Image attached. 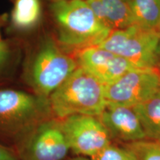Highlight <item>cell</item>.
Segmentation results:
<instances>
[{
    "instance_id": "cell-1",
    "label": "cell",
    "mask_w": 160,
    "mask_h": 160,
    "mask_svg": "<svg viewBox=\"0 0 160 160\" xmlns=\"http://www.w3.org/2000/svg\"><path fill=\"white\" fill-rule=\"evenodd\" d=\"M51 11L58 40L65 47L81 51L99 46L112 31L97 19L86 0H55Z\"/></svg>"
},
{
    "instance_id": "cell-2",
    "label": "cell",
    "mask_w": 160,
    "mask_h": 160,
    "mask_svg": "<svg viewBox=\"0 0 160 160\" xmlns=\"http://www.w3.org/2000/svg\"><path fill=\"white\" fill-rule=\"evenodd\" d=\"M53 115L62 119L73 115L99 117L105 109V85L78 67L49 97Z\"/></svg>"
},
{
    "instance_id": "cell-3",
    "label": "cell",
    "mask_w": 160,
    "mask_h": 160,
    "mask_svg": "<svg viewBox=\"0 0 160 160\" xmlns=\"http://www.w3.org/2000/svg\"><path fill=\"white\" fill-rule=\"evenodd\" d=\"M51 115L48 98L18 90H0V135L16 144Z\"/></svg>"
},
{
    "instance_id": "cell-4",
    "label": "cell",
    "mask_w": 160,
    "mask_h": 160,
    "mask_svg": "<svg viewBox=\"0 0 160 160\" xmlns=\"http://www.w3.org/2000/svg\"><path fill=\"white\" fill-rule=\"evenodd\" d=\"M159 33L133 25L113 30L99 47L113 52L137 68H157Z\"/></svg>"
},
{
    "instance_id": "cell-5",
    "label": "cell",
    "mask_w": 160,
    "mask_h": 160,
    "mask_svg": "<svg viewBox=\"0 0 160 160\" xmlns=\"http://www.w3.org/2000/svg\"><path fill=\"white\" fill-rule=\"evenodd\" d=\"M79 66L52 40L44 42L33 57L30 68V82L36 94L48 98L65 82Z\"/></svg>"
},
{
    "instance_id": "cell-6",
    "label": "cell",
    "mask_w": 160,
    "mask_h": 160,
    "mask_svg": "<svg viewBox=\"0 0 160 160\" xmlns=\"http://www.w3.org/2000/svg\"><path fill=\"white\" fill-rule=\"evenodd\" d=\"M159 91L160 71L158 68H135L105 85V99L107 105L133 108Z\"/></svg>"
},
{
    "instance_id": "cell-7",
    "label": "cell",
    "mask_w": 160,
    "mask_h": 160,
    "mask_svg": "<svg viewBox=\"0 0 160 160\" xmlns=\"http://www.w3.org/2000/svg\"><path fill=\"white\" fill-rule=\"evenodd\" d=\"M19 160H63L69 146L59 119L41 123L16 144Z\"/></svg>"
},
{
    "instance_id": "cell-8",
    "label": "cell",
    "mask_w": 160,
    "mask_h": 160,
    "mask_svg": "<svg viewBox=\"0 0 160 160\" xmlns=\"http://www.w3.org/2000/svg\"><path fill=\"white\" fill-rule=\"evenodd\" d=\"M70 150L91 158L111 144V137L99 117L73 115L59 119Z\"/></svg>"
},
{
    "instance_id": "cell-9",
    "label": "cell",
    "mask_w": 160,
    "mask_h": 160,
    "mask_svg": "<svg viewBox=\"0 0 160 160\" xmlns=\"http://www.w3.org/2000/svg\"><path fill=\"white\" fill-rule=\"evenodd\" d=\"M77 63L105 85L117 81L126 73L137 68L124 58L99 46L79 51Z\"/></svg>"
},
{
    "instance_id": "cell-10",
    "label": "cell",
    "mask_w": 160,
    "mask_h": 160,
    "mask_svg": "<svg viewBox=\"0 0 160 160\" xmlns=\"http://www.w3.org/2000/svg\"><path fill=\"white\" fill-rule=\"evenodd\" d=\"M99 119L111 139L124 143L146 139L142 126L133 108L107 105Z\"/></svg>"
},
{
    "instance_id": "cell-11",
    "label": "cell",
    "mask_w": 160,
    "mask_h": 160,
    "mask_svg": "<svg viewBox=\"0 0 160 160\" xmlns=\"http://www.w3.org/2000/svg\"><path fill=\"white\" fill-rule=\"evenodd\" d=\"M133 108L142 126L146 139L160 141V91Z\"/></svg>"
},
{
    "instance_id": "cell-12",
    "label": "cell",
    "mask_w": 160,
    "mask_h": 160,
    "mask_svg": "<svg viewBox=\"0 0 160 160\" xmlns=\"http://www.w3.org/2000/svg\"><path fill=\"white\" fill-rule=\"evenodd\" d=\"M136 25L160 31V0H130Z\"/></svg>"
},
{
    "instance_id": "cell-13",
    "label": "cell",
    "mask_w": 160,
    "mask_h": 160,
    "mask_svg": "<svg viewBox=\"0 0 160 160\" xmlns=\"http://www.w3.org/2000/svg\"><path fill=\"white\" fill-rule=\"evenodd\" d=\"M107 20L111 31L124 29L136 25L134 17L129 2L125 0H101Z\"/></svg>"
},
{
    "instance_id": "cell-14",
    "label": "cell",
    "mask_w": 160,
    "mask_h": 160,
    "mask_svg": "<svg viewBox=\"0 0 160 160\" xmlns=\"http://www.w3.org/2000/svg\"><path fill=\"white\" fill-rule=\"evenodd\" d=\"M41 11L40 0H16L12 11V22L18 28H30L39 21Z\"/></svg>"
},
{
    "instance_id": "cell-15",
    "label": "cell",
    "mask_w": 160,
    "mask_h": 160,
    "mask_svg": "<svg viewBox=\"0 0 160 160\" xmlns=\"http://www.w3.org/2000/svg\"><path fill=\"white\" fill-rule=\"evenodd\" d=\"M123 147L131 153L135 160H160V142L143 139L125 143Z\"/></svg>"
},
{
    "instance_id": "cell-16",
    "label": "cell",
    "mask_w": 160,
    "mask_h": 160,
    "mask_svg": "<svg viewBox=\"0 0 160 160\" xmlns=\"http://www.w3.org/2000/svg\"><path fill=\"white\" fill-rule=\"evenodd\" d=\"M91 159L92 160H135L125 147H119L112 143Z\"/></svg>"
},
{
    "instance_id": "cell-17",
    "label": "cell",
    "mask_w": 160,
    "mask_h": 160,
    "mask_svg": "<svg viewBox=\"0 0 160 160\" xmlns=\"http://www.w3.org/2000/svg\"><path fill=\"white\" fill-rule=\"evenodd\" d=\"M0 160H19L14 150L0 144Z\"/></svg>"
},
{
    "instance_id": "cell-18",
    "label": "cell",
    "mask_w": 160,
    "mask_h": 160,
    "mask_svg": "<svg viewBox=\"0 0 160 160\" xmlns=\"http://www.w3.org/2000/svg\"><path fill=\"white\" fill-rule=\"evenodd\" d=\"M9 53L10 50L8 45L2 40L0 42V67L2 66L3 64L7 61L8 58L9 57Z\"/></svg>"
},
{
    "instance_id": "cell-19",
    "label": "cell",
    "mask_w": 160,
    "mask_h": 160,
    "mask_svg": "<svg viewBox=\"0 0 160 160\" xmlns=\"http://www.w3.org/2000/svg\"><path fill=\"white\" fill-rule=\"evenodd\" d=\"M68 160H92V159L89 157H82V156H78L77 157L71 158V159H69Z\"/></svg>"
},
{
    "instance_id": "cell-20",
    "label": "cell",
    "mask_w": 160,
    "mask_h": 160,
    "mask_svg": "<svg viewBox=\"0 0 160 160\" xmlns=\"http://www.w3.org/2000/svg\"><path fill=\"white\" fill-rule=\"evenodd\" d=\"M158 53H159V57L160 59V31H159V51H158Z\"/></svg>"
},
{
    "instance_id": "cell-21",
    "label": "cell",
    "mask_w": 160,
    "mask_h": 160,
    "mask_svg": "<svg viewBox=\"0 0 160 160\" xmlns=\"http://www.w3.org/2000/svg\"><path fill=\"white\" fill-rule=\"evenodd\" d=\"M157 68L159 69V71H160V62L159 63V65H158V67Z\"/></svg>"
},
{
    "instance_id": "cell-22",
    "label": "cell",
    "mask_w": 160,
    "mask_h": 160,
    "mask_svg": "<svg viewBox=\"0 0 160 160\" xmlns=\"http://www.w3.org/2000/svg\"><path fill=\"white\" fill-rule=\"evenodd\" d=\"M2 41V39H1V35H0V42Z\"/></svg>"
},
{
    "instance_id": "cell-23",
    "label": "cell",
    "mask_w": 160,
    "mask_h": 160,
    "mask_svg": "<svg viewBox=\"0 0 160 160\" xmlns=\"http://www.w3.org/2000/svg\"><path fill=\"white\" fill-rule=\"evenodd\" d=\"M125 1H127V2H129V1H130V0H125Z\"/></svg>"
},
{
    "instance_id": "cell-24",
    "label": "cell",
    "mask_w": 160,
    "mask_h": 160,
    "mask_svg": "<svg viewBox=\"0 0 160 160\" xmlns=\"http://www.w3.org/2000/svg\"><path fill=\"white\" fill-rule=\"evenodd\" d=\"M159 142H160V141H159Z\"/></svg>"
}]
</instances>
